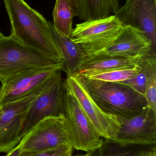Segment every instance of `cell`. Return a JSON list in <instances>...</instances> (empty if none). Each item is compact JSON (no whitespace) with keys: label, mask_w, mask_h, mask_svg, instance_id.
<instances>
[{"label":"cell","mask_w":156,"mask_h":156,"mask_svg":"<svg viewBox=\"0 0 156 156\" xmlns=\"http://www.w3.org/2000/svg\"><path fill=\"white\" fill-rule=\"evenodd\" d=\"M22 151L42 152L71 145L69 127L64 115L49 117L32 128L19 143Z\"/></svg>","instance_id":"cell-6"},{"label":"cell","mask_w":156,"mask_h":156,"mask_svg":"<svg viewBox=\"0 0 156 156\" xmlns=\"http://www.w3.org/2000/svg\"><path fill=\"white\" fill-rule=\"evenodd\" d=\"M64 83L102 138L110 141L116 138L121 126L117 117L106 113L98 106L79 78L74 75L68 76Z\"/></svg>","instance_id":"cell-8"},{"label":"cell","mask_w":156,"mask_h":156,"mask_svg":"<svg viewBox=\"0 0 156 156\" xmlns=\"http://www.w3.org/2000/svg\"><path fill=\"white\" fill-rule=\"evenodd\" d=\"M139 63L132 67L115 69L83 77L103 81L122 82L133 76L141 71L142 68Z\"/></svg>","instance_id":"cell-20"},{"label":"cell","mask_w":156,"mask_h":156,"mask_svg":"<svg viewBox=\"0 0 156 156\" xmlns=\"http://www.w3.org/2000/svg\"><path fill=\"white\" fill-rule=\"evenodd\" d=\"M61 71L55 72L49 84L29 106L19 133L21 139L46 118L64 115L66 88Z\"/></svg>","instance_id":"cell-5"},{"label":"cell","mask_w":156,"mask_h":156,"mask_svg":"<svg viewBox=\"0 0 156 156\" xmlns=\"http://www.w3.org/2000/svg\"><path fill=\"white\" fill-rule=\"evenodd\" d=\"M79 78L98 106L117 118H131L148 106L144 96L126 84Z\"/></svg>","instance_id":"cell-2"},{"label":"cell","mask_w":156,"mask_h":156,"mask_svg":"<svg viewBox=\"0 0 156 156\" xmlns=\"http://www.w3.org/2000/svg\"><path fill=\"white\" fill-rule=\"evenodd\" d=\"M22 152V149L20 144L17 145L16 147L9 151L5 156H20Z\"/></svg>","instance_id":"cell-23"},{"label":"cell","mask_w":156,"mask_h":156,"mask_svg":"<svg viewBox=\"0 0 156 156\" xmlns=\"http://www.w3.org/2000/svg\"><path fill=\"white\" fill-rule=\"evenodd\" d=\"M60 69L41 68L22 72L8 78L0 88V107L20 100L45 86Z\"/></svg>","instance_id":"cell-11"},{"label":"cell","mask_w":156,"mask_h":156,"mask_svg":"<svg viewBox=\"0 0 156 156\" xmlns=\"http://www.w3.org/2000/svg\"><path fill=\"white\" fill-rule=\"evenodd\" d=\"M152 156H156V153H154V154Z\"/></svg>","instance_id":"cell-28"},{"label":"cell","mask_w":156,"mask_h":156,"mask_svg":"<svg viewBox=\"0 0 156 156\" xmlns=\"http://www.w3.org/2000/svg\"><path fill=\"white\" fill-rule=\"evenodd\" d=\"M90 156H102L101 150V147L99 149H96L95 151H93L92 153Z\"/></svg>","instance_id":"cell-24"},{"label":"cell","mask_w":156,"mask_h":156,"mask_svg":"<svg viewBox=\"0 0 156 156\" xmlns=\"http://www.w3.org/2000/svg\"><path fill=\"white\" fill-rule=\"evenodd\" d=\"M144 57L132 59L101 55L86 56L73 75L82 77L115 69L132 67L139 64Z\"/></svg>","instance_id":"cell-14"},{"label":"cell","mask_w":156,"mask_h":156,"mask_svg":"<svg viewBox=\"0 0 156 156\" xmlns=\"http://www.w3.org/2000/svg\"><path fill=\"white\" fill-rule=\"evenodd\" d=\"M65 86L64 116L69 127L71 146L74 149L86 153L99 149L102 145L103 138L98 133L72 93Z\"/></svg>","instance_id":"cell-7"},{"label":"cell","mask_w":156,"mask_h":156,"mask_svg":"<svg viewBox=\"0 0 156 156\" xmlns=\"http://www.w3.org/2000/svg\"><path fill=\"white\" fill-rule=\"evenodd\" d=\"M54 40L62 54L64 70L68 76L75 74L86 57L81 47L67 36L57 30L53 23L49 22Z\"/></svg>","instance_id":"cell-15"},{"label":"cell","mask_w":156,"mask_h":156,"mask_svg":"<svg viewBox=\"0 0 156 156\" xmlns=\"http://www.w3.org/2000/svg\"><path fill=\"white\" fill-rule=\"evenodd\" d=\"M78 17L84 21L106 18L120 8L119 0H77Z\"/></svg>","instance_id":"cell-16"},{"label":"cell","mask_w":156,"mask_h":156,"mask_svg":"<svg viewBox=\"0 0 156 156\" xmlns=\"http://www.w3.org/2000/svg\"><path fill=\"white\" fill-rule=\"evenodd\" d=\"M2 107H0V116L2 115Z\"/></svg>","instance_id":"cell-26"},{"label":"cell","mask_w":156,"mask_h":156,"mask_svg":"<svg viewBox=\"0 0 156 156\" xmlns=\"http://www.w3.org/2000/svg\"><path fill=\"white\" fill-rule=\"evenodd\" d=\"M73 147L71 145L63 146L58 148L42 152H27L22 151L20 156H71Z\"/></svg>","instance_id":"cell-22"},{"label":"cell","mask_w":156,"mask_h":156,"mask_svg":"<svg viewBox=\"0 0 156 156\" xmlns=\"http://www.w3.org/2000/svg\"><path fill=\"white\" fill-rule=\"evenodd\" d=\"M79 14L77 0H56L53 12L54 27L67 36L73 30V18Z\"/></svg>","instance_id":"cell-17"},{"label":"cell","mask_w":156,"mask_h":156,"mask_svg":"<svg viewBox=\"0 0 156 156\" xmlns=\"http://www.w3.org/2000/svg\"><path fill=\"white\" fill-rule=\"evenodd\" d=\"M140 66L142 69L139 73L126 80L120 82V83L128 85L138 93L145 96L146 90V78L143 68L141 65Z\"/></svg>","instance_id":"cell-21"},{"label":"cell","mask_w":156,"mask_h":156,"mask_svg":"<svg viewBox=\"0 0 156 156\" xmlns=\"http://www.w3.org/2000/svg\"><path fill=\"white\" fill-rule=\"evenodd\" d=\"M151 52L152 42L143 32L132 27L125 26L114 43L100 55L137 59Z\"/></svg>","instance_id":"cell-13"},{"label":"cell","mask_w":156,"mask_h":156,"mask_svg":"<svg viewBox=\"0 0 156 156\" xmlns=\"http://www.w3.org/2000/svg\"><path fill=\"white\" fill-rule=\"evenodd\" d=\"M114 15L124 26L143 32L152 44L156 54V0H126Z\"/></svg>","instance_id":"cell-12"},{"label":"cell","mask_w":156,"mask_h":156,"mask_svg":"<svg viewBox=\"0 0 156 156\" xmlns=\"http://www.w3.org/2000/svg\"><path fill=\"white\" fill-rule=\"evenodd\" d=\"M146 78L145 97L148 105L156 112V54L151 52L141 60Z\"/></svg>","instance_id":"cell-19"},{"label":"cell","mask_w":156,"mask_h":156,"mask_svg":"<svg viewBox=\"0 0 156 156\" xmlns=\"http://www.w3.org/2000/svg\"><path fill=\"white\" fill-rule=\"evenodd\" d=\"M3 34H2V33H1V32H0V38H1V37H2L3 36Z\"/></svg>","instance_id":"cell-27"},{"label":"cell","mask_w":156,"mask_h":156,"mask_svg":"<svg viewBox=\"0 0 156 156\" xmlns=\"http://www.w3.org/2000/svg\"><path fill=\"white\" fill-rule=\"evenodd\" d=\"M64 62L21 43L10 35L0 38V81L22 72L41 68L64 70Z\"/></svg>","instance_id":"cell-3"},{"label":"cell","mask_w":156,"mask_h":156,"mask_svg":"<svg viewBox=\"0 0 156 156\" xmlns=\"http://www.w3.org/2000/svg\"><path fill=\"white\" fill-rule=\"evenodd\" d=\"M101 150L102 156H152L156 146H121L103 139Z\"/></svg>","instance_id":"cell-18"},{"label":"cell","mask_w":156,"mask_h":156,"mask_svg":"<svg viewBox=\"0 0 156 156\" xmlns=\"http://www.w3.org/2000/svg\"><path fill=\"white\" fill-rule=\"evenodd\" d=\"M117 118L121 126L117 136L109 141L121 146H156V112L151 107L131 118Z\"/></svg>","instance_id":"cell-9"},{"label":"cell","mask_w":156,"mask_h":156,"mask_svg":"<svg viewBox=\"0 0 156 156\" xmlns=\"http://www.w3.org/2000/svg\"><path fill=\"white\" fill-rule=\"evenodd\" d=\"M52 78L43 88L2 107V113L0 116V153H8L20 143L21 139L19 137V133L27 110L34 100L49 84Z\"/></svg>","instance_id":"cell-10"},{"label":"cell","mask_w":156,"mask_h":156,"mask_svg":"<svg viewBox=\"0 0 156 156\" xmlns=\"http://www.w3.org/2000/svg\"><path fill=\"white\" fill-rule=\"evenodd\" d=\"M3 1L11 23V35L24 44L64 62L45 17L24 0Z\"/></svg>","instance_id":"cell-1"},{"label":"cell","mask_w":156,"mask_h":156,"mask_svg":"<svg viewBox=\"0 0 156 156\" xmlns=\"http://www.w3.org/2000/svg\"><path fill=\"white\" fill-rule=\"evenodd\" d=\"M125 26L114 15L78 24L70 37L81 47L86 56L100 55L111 46Z\"/></svg>","instance_id":"cell-4"},{"label":"cell","mask_w":156,"mask_h":156,"mask_svg":"<svg viewBox=\"0 0 156 156\" xmlns=\"http://www.w3.org/2000/svg\"><path fill=\"white\" fill-rule=\"evenodd\" d=\"M93 152H89V153H86L85 154H78L76 155L73 156L71 155V156H90L91 155L92 153Z\"/></svg>","instance_id":"cell-25"}]
</instances>
